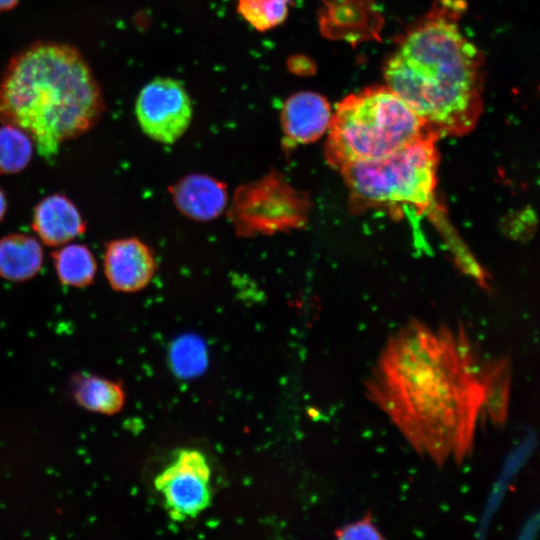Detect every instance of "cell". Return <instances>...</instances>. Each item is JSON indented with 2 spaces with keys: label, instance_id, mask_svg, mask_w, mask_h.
<instances>
[{
  "label": "cell",
  "instance_id": "cell-4",
  "mask_svg": "<svg viewBox=\"0 0 540 540\" xmlns=\"http://www.w3.org/2000/svg\"><path fill=\"white\" fill-rule=\"evenodd\" d=\"M327 132L325 158L338 170L387 156L431 135L420 117L386 85L345 97L332 112Z\"/></svg>",
  "mask_w": 540,
  "mask_h": 540
},
{
  "label": "cell",
  "instance_id": "cell-20",
  "mask_svg": "<svg viewBox=\"0 0 540 540\" xmlns=\"http://www.w3.org/2000/svg\"><path fill=\"white\" fill-rule=\"evenodd\" d=\"M335 535L338 539H383L379 529L374 525L371 515L339 528Z\"/></svg>",
  "mask_w": 540,
  "mask_h": 540
},
{
  "label": "cell",
  "instance_id": "cell-16",
  "mask_svg": "<svg viewBox=\"0 0 540 540\" xmlns=\"http://www.w3.org/2000/svg\"><path fill=\"white\" fill-rule=\"evenodd\" d=\"M74 396L85 408L106 414L120 410L124 401L119 385L95 376L78 378L74 384Z\"/></svg>",
  "mask_w": 540,
  "mask_h": 540
},
{
  "label": "cell",
  "instance_id": "cell-5",
  "mask_svg": "<svg viewBox=\"0 0 540 540\" xmlns=\"http://www.w3.org/2000/svg\"><path fill=\"white\" fill-rule=\"evenodd\" d=\"M437 140L426 135L387 156L341 168L351 208L357 212L375 208L395 213L403 208L425 211L437 182Z\"/></svg>",
  "mask_w": 540,
  "mask_h": 540
},
{
  "label": "cell",
  "instance_id": "cell-7",
  "mask_svg": "<svg viewBox=\"0 0 540 540\" xmlns=\"http://www.w3.org/2000/svg\"><path fill=\"white\" fill-rule=\"evenodd\" d=\"M211 469L204 454L195 449L180 450L174 460L154 479L173 520L196 517L211 502Z\"/></svg>",
  "mask_w": 540,
  "mask_h": 540
},
{
  "label": "cell",
  "instance_id": "cell-22",
  "mask_svg": "<svg viewBox=\"0 0 540 540\" xmlns=\"http://www.w3.org/2000/svg\"><path fill=\"white\" fill-rule=\"evenodd\" d=\"M7 208V201L4 192L0 188V220L4 217Z\"/></svg>",
  "mask_w": 540,
  "mask_h": 540
},
{
  "label": "cell",
  "instance_id": "cell-8",
  "mask_svg": "<svg viewBox=\"0 0 540 540\" xmlns=\"http://www.w3.org/2000/svg\"><path fill=\"white\" fill-rule=\"evenodd\" d=\"M135 113L144 133L155 141L171 144L187 130L192 119V105L180 81L155 78L141 89Z\"/></svg>",
  "mask_w": 540,
  "mask_h": 540
},
{
  "label": "cell",
  "instance_id": "cell-10",
  "mask_svg": "<svg viewBox=\"0 0 540 540\" xmlns=\"http://www.w3.org/2000/svg\"><path fill=\"white\" fill-rule=\"evenodd\" d=\"M331 115L330 105L322 95L310 91L293 94L281 112L286 142L295 146L318 140L327 132Z\"/></svg>",
  "mask_w": 540,
  "mask_h": 540
},
{
  "label": "cell",
  "instance_id": "cell-14",
  "mask_svg": "<svg viewBox=\"0 0 540 540\" xmlns=\"http://www.w3.org/2000/svg\"><path fill=\"white\" fill-rule=\"evenodd\" d=\"M484 400L482 416L495 426H503L508 418L511 364L507 357L483 363Z\"/></svg>",
  "mask_w": 540,
  "mask_h": 540
},
{
  "label": "cell",
  "instance_id": "cell-6",
  "mask_svg": "<svg viewBox=\"0 0 540 540\" xmlns=\"http://www.w3.org/2000/svg\"><path fill=\"white\" fill-rule=\"evenodd\" d=\"M308 214L307 197L277 172L238 188L230 208L231 222L242 236L298 229Z\"/></svg>",
  "mask_w": 540,
  "mask_h": 540
},
{
  "label": "cell",
  "instance_id": "cell-9",
  "mask_svg": "<svg viewBox=\"0 0 540 540\" xmlns=\"http://www.w3.org/2000/svg\"><path fill=\"white\" fill-rule=\"evenodd\" d=\"M103 267L109 285L119 292L145 288L156 271L153 251L135 237L111 241L105 250Z\"/></svg>",
  "mask_w": 540,
  "mask_h": 540
},
{
  "label": "cell",
  "instance_id": "cell-18",
  "mask_svg": "<svg viewBox=\"0 0 540 540\" xmlns=\"http://www.w3.org/2000/svg\"><path fill=\"white\" fill-rule=\"evenodd\" d=\"M172 371L180 378L198 376L207 365V351L202 339L187 334L176 339L169 352Z\"/></svg>",
  "mask_w": 540,
  "mask_h": 540
},
{
  "label": "cell",
  "instance_id": "cell-11",
  "mask_svg": "<svg viewBox=\"0 0 540 540\" xmlns=\"http://www.w3.org/2000/svg\"><path fill=\"white\" fill-rule=\"evenodd\" d=\"M170 191L180 213L195 221L215 219L224 211L228 202L226 186L203 174L185 176Z\"/></svg>",
  "mask_w": 540,
  "mask_h": 540
},
{
  "label": "cell",
  "instance_id": "cell-19",
  "mask_svg": "<svg viewBox=\"0 0 540 540\" xmlns=\"http://www.w3.org/2000/svg\"><path fill=\"white\" fill-rule=\"evenodd\" d=\"M291 0H238V12L259 31L281 24L287 17Z\"/></svg>",
  "mask_w": 540,
  "mask_h": 540
},
{
  "label": "cell",
  "instance_id": "cell-17",
  "mask_svg": "<svg viewBox=\"0 0 540 540\" xmlns=\"http://www.w3.org/2000/svg\"><path fill=\"white\" fill-rule=\"evenodd\" d=\"M33 145L31 137L25 131L3 123L0 126V173L22 171L31 160Z\"/></svg>",
  "mask_w": 540,
  "mask_h": 540
},
{
  "label": "cell",
  "instance_id": "cell-12",
  "mask_svg": "<svg viewBox=\"0 0 540 540\" xmlns=\"http://www.w3.org/2000/svg\"><path fill=\"white\" fill-rule=\"evenodd\" d=\"M33 228L44 244L61 246L82 234L85 225L70 199L61 194H53L43 198L35 207Z\"/></svg>",
  "mask_w": 540,
  "mask_h": 540
},
{
  "label": "cell",
  "instance_id": "cell-21",
  "mask_svg": "<svg viewBox=\"0 0 540 540\" xmlns=\"http://www.w3.org/2000/svg\"><path fill=\"white\" fill-rule=\"evenodd\" d=\"M18 4V0H0V12L9 11Z\"/></svg>",
  "mask_w": 540,
  "mask_h": 540
},
{
  "label": "cell",
  "instance_id": "cell-2",
  "mask_svg": "<svg viewBox=\"0 0 540 540\" xmlns=\"http://www.w3.org/2000/svg\"><path fill=\"white\" fill-rule=\"evenodd\" d=\"M461 0H438L384 66L388 86L436 138L470 132L483 112V56L458 21Z\"/></svg>",
  "mask_w": 540,
  "mask_h": 540
},
{
  "label": "cell",
  "instance_id": "cell-1",
  "mask_svg": "<svg viewBox=\"0 0 540 540\" xmlns=\"http://www.w3.org/2000/svg\"><path fill=\"white\" fill-rule=\"evenodd\" d=\"M482 368L462 331L413 322L387 341L364 390L420 455L460 464L482 416Z\"/></svg>",
  "mask_w": 540,
  "mask_h": 540
},
{
  "label": "cell",
  "instance_id": "cell-13",
  "mask_svg": "<svg viewBox=\"0 0 540 540\" xmlns=\"http://www.w3.org/2000/svg\"><path fill=\"white\" fill-rule=\"evenodd\" d=\"M39 241L27 234H10L0 239V276L10 281L34 277L43 264Z\"/></svg>",
  "mask_w": 540,
  "mask_h": 540
},
{
  "label": "cell",
  "instance_id": "cell-3",
  "mask_svg": "<svg viewBox=\"0 0 540 540\" xmlns=\"http://www.w3.org/2000/svg\"><path fill=\"white\" fill-rule=\"evenodd\" d=\"M105 111L101 88L80 51L36 42L0 76V121L25 131L43 157L89 131Z\"/></svg>",
  "mask_w": 540,
  "mask_h": 540
},
{
  "label": "cell",
  "instance_id": "cell-15",
  "mask_svg": "<svg viewBox=\"0 0 540 540\" xmlns=\"http://www.w3.org/2000/svg\"><path fill=\"white\" fill-rule=\"evenodd\" d=\"M59 281L71 287H84L92 283L97 270L96 260L88 247L80 243H66L53 254Z\"/></svg>",
  "mask_w": 540,
  "mask_h": 540
}]
</instances>
